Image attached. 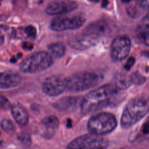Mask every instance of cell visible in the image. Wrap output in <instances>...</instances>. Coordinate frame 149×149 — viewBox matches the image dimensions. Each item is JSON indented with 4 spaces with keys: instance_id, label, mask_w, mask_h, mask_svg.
Masks as SVG:
<instances>
[{
    "instance_id": "cell-1",
    "label": "cell",
    "mask_w": 149,
    "mask_h": 149,
    "mask_svg": "<svg viewBox=\"0 0 149 149\" xmlns=\"http://www.w3.org/2000/svg\"><path fill=\"white\" fill-rule=\"evenodd\" d=\"M120 91L113 83L105 84L94 89L83 98L80 105L83 115H88L108 106Z\"/></svg>"
},
{
    "instance_id": "cell-2",
    "label": "cell",
    "mask_w": 149,
    "mask_h": 149,
    "mask_svg": "<svg viewBox=\"0 0 149 149\" xmlns=\"http://www.w3.org/2000/svg\"><path fill=\"white\" fill-rule=\"evenodd\" d=\"M149 112V99L140 96L130 100L125 106L120 119L123 128H129L140 120Z\"/></svg>"
},
{
    "instance_id": "cell-3",
    "label": "cell",
    "mask_w": 149,
    "mask_h": 149,
    "mask_svg": "<svg viewBox=\"0 0 149 149\" xmlns=\"http://www.w3.org/2000/svg\"><path fill=\"white\" fill-rule=\"evenodd\" d=\"M103 80V74L94 70H83L68 77L67 91L81 92L93 88Z\"/></svg>"
},
{
    "instance_id": "cell-4",
    "label": "cell",
    "mask_w": 149,
    "mask_h": 149,
    "mask_svg": "<svg viewBox=\"0 0 149 149\" xmlns=\"http://www.w3.org/2000/svg\"><path fill=\"white\" fill-rule=\"evenodd\" d=\"M53 63V58L48 52L38 51L26 56L20 63L19 69L24 73H36L49 68Z\"/></svg>"
},
{
    "instance_id": "cell-5",
    "label": "cell",
    "mask_w": 149,
    "mask_h": 149,
    "mask_svg": "<svg viewBox=\"0 0 149 149\" xmlns=\"http://www.w3.org/2000/svg\"><path fill=\"white\" fill-rule=\"evenodd\" d=\"M117 125L115 116L109 112H100L92 116L87 122L90 134L102 136L112 132Z\"/></svg>"
},
{
    "instance_id": "cell-6",
    "label": "cell",
    "mask_w": 149,
    "mask_h": 149,
    "mask_svg": "<svg viewBox=\"0 0 149 149\" xmlns=\"http://www.w3.org/2000/svg\"><path fill=\"white\" fill-rule=\"evenodd\" d=\"M108 140L101 136L87 134L77 137L70 142L66 149H107Z\"/></svg>"
},
{
    "instance_id": "cell-7",
    "label": "cell",
    "mask_w": 149,
    "mask_h": 149,
    "mask_svg": "<svg viewBox=\"0 0 149 149\" xmlns=\"http://www.w3.org/2000/svg\"><path fill=\"white\" fill-rule=\"evenodd\" d=\"M85 22V17L80 15L58 16L51 21L49 28L55 31L75 30L81 27Z\"/></svg>"
},
{
    "instance_id": "cell-8",
    "label": "cell",
    "mask_w": 149,
    "mask_h": 149,
    "mask_svg": "<svg viewBox=\"0 0 149 149\" xmlns=\"http://www.w3.org/2000/svg\"><path fill=\"white\" fill-rule=\"evenodd\" d=\"M67 83L68 77L62 74H53L42 81L41 89L46 95L55 97L67 91Z\"/></svg>"
},
{
    "instance_id": "cell-9",
    "label": "cell",
    "mask_w": 149,
    "mask_h": 149,
    "mask_svg": "<svg viewBox=\"0 0 149 149\" xmlns=\"http://www.w3.org/2000/svg\"><path fill=\"white\" fill-rule=\"evenodd\" d=\"M109 30L107 22L104 19H99L90 23L80 33L90 42L95 45L100 38L108 33Z\"/></svg>"
},
{
    "instance_id": "cell-10",
    "label": "cell",
    "mask_w": 149,
    "mask_h": 149,
    "mask_svg": "<svg viewBox=\"0 0 149 149\" xmlns=\"http://www.w3.org/2000/svg\"><path fill=\"white\" fill-rule=\"evenodd\" d=\"M131 41L126 35L116 36L112 40L110 47V56L113 61H120L129 55Z\"/></svg>"
},
{
    "instance_id": "cell-11",
    "label": "cell",
    "mask_w": 149,
    "mask_h": 149,
    "mask_svg": "<svg viewBox=\"0 0 149 149\" xmlns=\"http://www.w3.org/2000/svg\"><path fill=\"white\" fill-rule=\"evenodd\" d=\"M78 3L73 1H55L49 2L45 8V12L49 15H63L75 10Z\"/></svg>"
},
{
    "instance_id": "cell-12",
    "label": "cell",
    "mask_w": 149,
    "mask_h": 149,
    "mask_svg": "<svg viewBox=\"0 0 149 149\" xmlns=\"http://www.w3.org/2000/svg\"><path fill=\"white\" fill-rule=\"evenodd\" d=\"M83 98L78 96H66L54 102L52 107L60 112H68L80 107Z\"/></svg>"
},
{
    "instance_id": "cell-13",
    "label": "cell",
    "mask_w": 149,
    "mask_h": 149,
    "mask_svg": "<svg viewBox=\"0 0 149 149\" xmlns=\"http://www.w3.org/2000/svg\"><path fill=\"white\" fill-rule=\"evenodd\" d=\"M22 81V76L15 72L6 70L0 74V88L1 89L15 87L20 84Z\"/></svg>"
},
{
    "instance_id": "cell-14",
    "label": "cell",
    "mask_w": 149,
    "mask_h": 149,
    "mask_svg": "<svg viewBox=\"0 0 149 149\" xmlns=\"http://www.w3.org/2000/svg\"><path fill=\"white\" fill-rule=\"evenodd\" d=\"M10 113L15 122L21 126L26 125L29 121V114L24 106L19 102H15L10 108Z\"/></svg>"
},
{
    "instance_id": "cell-15",
    "label": "cell",
    "mask_w": 149,
    "mask_h": 149,
    "mask_svg": "<svg viewBox=\"0 0 149 149\" xmlns=\"http://www.w3.org/2000/svg\"><path fill=\"white\" fill-rule=\"evenodd\" d=\"M139 40L149 46V13L147 14L139 22L136 31Z\"/></svg>"
},
{
    "instance_id": "cell-16",
    "label": "cell",
    "mask_w": 149,
    "mask_h": 149,
    "mask_svg": "<svg viewBox=\"0 0 149 149\" xmlns=\"http://www.w3.org/2000/svg\"><path fill=\"white\" fill-rule=\"evenodd\" d=\"M41 123L47 129V136L48 135L51 136L58 127L59 120L56 116L49 115L43 118Z\"/></svg>"
},
{
    "instance_id": "cell-17",
    "label": "cell",
    "mask_w": 149,
    "mask_h": 149,
    "mask_svg": "<svg viewBox=\"0 0 149 149\" xmlns=\"http://www.w3.org/2000/svg\"><path fill=\"white\" fill-rule=\"evenodd\" d=\"M113 83L120 91L128 88L133 84L131 77L123 73L116 74L114 77Z\"/></svg>"
},
{
    "instance_id": "cell-18",
    "label": "cell",
    "mask_w": 149,
    "mask_h": 149,
    "mask_svg": "<svg viewBox=\"0 0 149 149\" xmlns=\"http://www.w3.org/2000/svg\"><path fill=\"white\" fill-rule=\"evenodd\" d=\"M48 52L55 59H59L63 56L65 54L66 48L63 43L61 42H54L50 43L47 46Z\"/></svg>"
},
{
    "instance_id": "cell-19",
    "label": "cell",
    "mask_w": 149,
    "mask_h": 149,
    "mask_svg": "<svg viewBox=\"0 0 149 149\" xmlns=\"http://www.w3.org/2000/svg\"><path fill=\"white\" fill-rule=\"evenodd\" d=\"M1 126L2 129L8 133H11L15 131V126L8 119H2L1 122Z\"/></svg>"
},
{
    "instance_id": "cell-20",
    "label": "cell",
    "mask_w": 149,
    "mask_h": 149,
    "mask_svg": "<svg viewBox=\"0 0 149 149\" xmlns=\"http://www.w3.org/2000/svg\"><path fill=\"white\" fill-rule=\"evenodd\" d=\"M130 77L132 80V83L136 84H141L143 83L146 80V78L138 72L133 73Z\"/></svg>"
},
{
    "instance_id": "cell-21",
    "label": "cell",
    "mask_w": 149,
    "mask_h": 149,
    "mask_svg": "<svg viewBox=\"0 0 149 149\" xmlns=\"http://www.w3.org/2000/svg\"><path fill=\"white\" fill-rule=\"evenodd\" d=\"M24 33L30 38H34L37 34V30L36 27L31 24L26 26L24 28Z\"/></svg>"
},
{
    "instance_id": "cell-22",
    "label": "cell",
    "mask_w": 149,
    "mask_h": 149,
    "mask_svg": "<svg viewBox=\"0 0 149 149\" xmlns=\"http://www.w3.org/2000/svg\"><path fill=\"white\" fill-rule=\"evenodd\" d=\"M0 101H1L0 105H1V108L2 109H7L10 108L11 105H10L9 101L8 100L7 98H6L3 95H1Z\"/></svg>"
},
{
    "instance_id": "cell-23",
    "label": "cell",
    "mask_w": 149,
    "mask_h": 149,
    "mask_svg": "<svg viewBox=\"0 0 149 149\" xmlns=\"http://www.w3.org/2000/svg\"><path fill=\"white\" fill-rule=\"evenodd\" d=\"M19 139L24 144L29 145L31 144V139L29 134L27 133H22L18 136Z\"/></svg>"
},
{
    "instance_id": "cell-24",
    "label": "cell",
    "mask_w": 149,
    "mask_h": 149,
    "mask_svg": "<svg viewBox=\"0 0 149 149\" xmlns=\"http://www.w3.org/2000/svg\"><path fill=\"white\" fill-rule=\"evenodd\" d=\"M135 62V59L134 57H130L128 60L127 61L126 63H125V66H124V68L126 70H129L130 69V68L133 66V65H134Z\"/></svg>"
},
{
    "instance_id": "cell-25",
    "label": "cell",
    "mask_w": 149,
    "mask_h": 149,
    "mask_svg": "<svg viewBox=\"0 0 149 149\" xmlns=\"http://www.w3.org/2000/svg\"><path fill=\"white\" fill-rule=\"evenodd\" d=\"M139 5L143 9L149 10V1H140L139 2Z\"/></svg>"
},
{
    "instance_id": "cell-26",
    "label": "cell",
    "mask_w": 149,
    "mask_h": 149,
    "mask_svg": "<svg viewBox=\"0 0 149 149\" xmlns=\"http://www.w3.org/2000/svg\"><path fill=\"white\" fill-rule=\"evenodd\" d=\"M142 132L144 134L149 133V120L144 123L142 127Z\"/></svg>"
},
{
    "instance_id": "cell-27",
    "label": "cell",
    "mask_w": 149,
    "mask_h": 149,
    "mask_svg": "<svg viewBox=\"0 0 149 149\" xmlns=\"http://www.w3.org/2000/svg\"><path fill=\"white\" fill-rule=\"evenodd\" d=\"M22 47L23 48L27 49V50H31L33 48V45L30 43H28L26 42H24L22 44Z\"/></svg>"
},
{
    "instance_id": "cell-28",
    "label": "cell",
    "mask_w": 149,
    "mask_h": 149,
    "mask_svg": "<svg viewBox=\"0 0 149 149\" xmlns=\"http://www.w3.org/2000/svg\"><path fill=\"white\" fill-rule=\"evenodd\" d=\"M3 41H4V36L1 34V38H0V42H1V45H2L3 42Z\"/></svg>"
}]
</instances>
